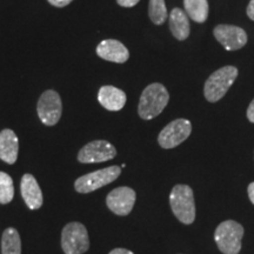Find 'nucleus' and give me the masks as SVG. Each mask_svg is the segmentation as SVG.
I'll list each match as a JSON object with an SVG mask.
<instances>
[{
	"label": "nucleus",
	"instance_id": "obj_13",
	"mask_svg": "<svg viewBox=\"0 0 254 254\" xmlns=\"http://www.w3.org/2000/svg\"><path fill=\"white\" fill-rule=\"evenodd\" d=\"M21 195L25 204L31 209H39L43 206V192H41L39 184L32 174L26 173L21 178L20 183Z\"/></svg>",
	"mask_w": 254,
	"mask_h": 254
},
{
	"label": "nucleus",
	"instance_id": "obj_6",
	"mask_svg": "<svg viewBox=\"0 0 254 254\" xmlns=\"http://www.w3.org/2000/svg\"><path fill=\"white\" fill-rule=\"evenodd\" d=\"M120 173H122V167L110 166L85 174L75 180L74 189L79 193H91L113 183L120 176Z\"/></svg>",
	"mask_w": 254,
	"mask_h": 254
},
{
	"label": "nucleus",
	"instance_id": "obj_9",
	"mask_svg": "<svg viewBox=\"0 0 254 254\" xmlns=\"http://www.w3.org/2000/svg\"><path fill=\"white\" fill-rule=\"evenodd\" d=\"M117 155L116 147L106 140L88 142L79 151L78 160L82 164H94L109 161Z\"/></svg>",
	"mask_w": 254,
	"mask_h": 254
},
{
	"label": "nucleus",
	"instance_id": "obj_2",
	"mask_svg": "<svg viewBox=\"0 0 254 254\" xmlns=\"http://www.w3.org/2000/svg\"><path fill=\"white\" fill-rule=\"evenodd\" d=\"M170 205L173 214L180 222L190 225L195 219L194 194L190 186L177 185L170 194Z\"/></svg>",
	"mask_w": 254,
	"mask_h": 254
},
{
	"label": "nucleus",
	"instance_id": "obj_8",
	"mask_svg": "<svg viewBox=\"0 0 254 254\" xmlns=\"http://www.w3.org/2000/svg\"><path fill=\"white\" fill-rule=\"evenodd\" d=\"M38 116L41 123L46 126H55L62 118L63 103L60 95L56 91H45L38 101Z\"/></svg>",
	"mask_w": 254,
	"mask_h": 254
},
{
	"label": "nucleus",
	"instance_id": "obj_11",
	"mask_svg": "<svg viewBox=\"0 0 254 254\" xmlns=\"http://www.w3.org/2000/svg\"><path fill=\"white\" fill-rule=\"evenodd\" d=\"M213 34L227 51L240 50L247 44L246 32L234 25H218L214 27Z\"/></svg>",
	"mask_w": 254,
	"mask_h": 254
},
{
	"label": "nucleus",
	"instance_id": "obj_15",
	"mask_svg": "<svg viewBox=\"0 0 254 254\" xmlns=\"http://www.w3.org/2000/svg\"><path fill=\"white\" fill-rule=\"evenodd\" d=\"M19 140L12 129L6 128L0 132V159L9 165L14 164L18 159Z\"/></svg>",
	"mask_w": 254,
	"mask_h": 254
},
{
	"label": "nucleus",
	"instance_id": "obj_10",
	"mask_svg": "<svg viewBox=\"0 0 254 254\" xmlns=\"http://www.w3.org/2000/svg\"><path fill=\"white\" fill-rule=\"evenodd\" d=\"M136 194L129 187H117L111 190L106 198V205L114 214L125 217L131 213L134 206Z\"/></svg>",
	"mask_w": 254,
	"mask_h": 254
},
{
	"label": "nucleus",
	"instance_id": "obj_18",
	"mask_svg": "<svg viewBox=\"0 0 254 254\" xmlns=\"http://www.w3.org/2000/svg\"><path fill=\"white\" fill-rule=\"evenodd\" d=\"M1 254H21V240L13 227L6 228L1 237Z\"/></svg>",
	"mask_w": 254,
	"mask_h": 254
},
{
	"label": "nucleus",
	"instance_id": "obj_20",
	"mask_svg": "<svg viewBox=\"0 0 254 254\" xmlns=\"http://www.w3.org/2000/svg\"><path fill=\"white\" fill-rule=\"evenodd\" d=\"M14 185L7 173L0 172V204L6 205L13 200Z\"/></svg>",
	"mask_w": 254,
	"mask_h": 254
},
{
	"label": "nucleus",
	"instance_id": "obj_12",
	"mask_svg": "<svg viewBox=\"0 0 254 254\" xmlns=\"http://www.w3.org/2000/svg\"><path fill=\"white\" fill-rule=\"evenodd\" d=\"M97 55L101 59L117 64L126 63L129 58V52L126 46L116 39L101 41L97 46Z\"/></svg>",
	"mask_w": 254,
	"mask_h": 254
},
{
	"label": "nucleus",
	"instance_id": "obj_16",
	"mask_svg": "<svg viewBox=\"0 0 254 254\" xmlns=\"http://www.w3.org/2000/svg\"><path fill=\"white\" fill-rule=\"evenodd\" d=\"M190 21L186 12L182 8H173L170 14V30L178 40H185L190 36Z\"/></svg>",
	"mask_w": 254,
	"mask_h": 254
},
{
	"label": "nucleus",
	"instance_id": "obj_7",
	"mask_svg": "<svg viewBox=\"0 0 254 254\" xmlns=\"http://www.w3.org/2000/svg\"><path fill=\"white\" fill-rule=\"evenodd\" d=\"M192 132V125L186 119H176L165 126L159 133L158 142L165 150L174 148L183 144Z\"/></svg>",
	"mask_w": 254,
	"mask_h": 254
},
{
	"label": "nucleus",
	"instance_id": "obj_17",
	"mask_svg": "<svg viewBox=\"0 0 254 254\" xmlns=\"http://www.w3.org/2000/svg\"><path fill=\"white\" fill-rule=\"evenodd\" d=\"M184 7L189 17L195 23H205L208 17L207 0H184Z\"/></svg>",
	"mask_w": 254,
	"mask_h": 254
},
{
	"label": "nucleus",
	"instance_id": "obj_1",
	"mask_svg": "<svg viewBox=\"0 0 254 254\" xmlns=\"http://www.w3.org/2000/svg\"><path fill=\"white\" fill-rule=\"evenodd\" d=\"M170 101V94L163 84L154 82L142 91L138 105V114L141 119L151 120L163 112Z\"/></svg>",
	"mask_w": 254,
	"mask_h": 254
},
{
	"label": "nucleus",
	"instance_id": "obj_3",
	"mask_svg": "<svg viewBox=\"0 0 254 254\" xmlns=\"http://www.w3.org/2000/svg\"><path fill=\"white\" fill-rule=\"evenodd\" d=\"M238 77V68L234 66H225L212 73L206 80L204 95L209 103H217L224 98L230 87L234 84Z\"/></svg>",
	"mask_w": 254,
	"mask_h": 254
},
{
	"label": "nucleus",
	"instance_id": "obj_21",
	"mask_svg": "<svg viewBox=\"0 0 254 254\" xmlns=\"http://www.w3.org/2000/svg\"><path fill=\"white\" fill-rule=\"evenodd\" d=\"M47 1H49L52 6H55V7L62 8L67 6L68 4H71L73 0H47Z\"/></svg>",
	"mask_w": 254,
	"mask_h": 254
},
{
	"label": "nucleus",
	"instance_id": "obj_24",
	"mask_svg": "<svg viewBox=\"0 0 254 254\" xmlns=\"http://www.w3.org/2000/svg\"><path fill=\"white\" fill-rule=\"evenodd\" d=\"M247 15L251 20H254V0H251L249 6H247Z\"/></svg>",
	"mask_w": 254,
	"mask_h": 254
},
{
	"label": "nucleus",
	"instance_id": "obj_19",
	"mask_svg": "<svg viewBox=\"0 0 254 254\" xmlns=\"http://www.w3.org/2000/svg\"><path fill=\"white\" fill-rule=\"evenodd\" d=\"M148 15H150V19L153 24L163 25L168 17L165 0H150Z\"/></svg>",
	"mask_w": 254,
	"mask_h": 254
},
{
	"label": "nucleus",
	"instance_id": "obj_25",
	"mask_svg": "<svg viewBox=\"0 0 254 254\" xmlns=\"http://www.w3.org/2000/svg\"><path fill=\"white\" fill-rule=\"evenodd\" d=\"M247 192H249V196L251 202L254 205V183H251L249 185V189H247Z\"/></svg>",
	"mask_w": 254,
	"mask_h": 254
},
{
	"label": "nucleus",
	"instance_id": "obj_26",
	"mask_svg": "<svg viewBox=\"0 0 254 254\" xmlns=\"http://www.w3.org/2000/svg\"><path fill=\"white\" fill-rule=\"evenodd\" d=\"M110 254H134V253L125 249H114L113 251H111Z\"/></svg>",
	"mask_w": 254,
	"mask_h": 254
},
{
	"label": "nucleus",
	"instance_id": "obj_23",
	"mask_svg": "<svg viewBox=\"0 0 254 254\" xmlns=\"http://www.w3.org/2000/svg\"><path fill=\"white\" fill-rule=\"evenodd\" d=\"M247 118H249L251 123L254 124V99L250 104L249 109H247Z\"/></svg>",
	"mask_w": 254,
	"mask_h": 254
},
{
	"label": "nucleus",
	"instance_id": "obj_22",
	"mask_svg": "<svg viewBox=\"0 0 254 254\" xmlns=\"http://www.w3.org/2000/svg\"><path fill=\"white\" fill-rule=\"evenodd\" d=\"M140 0H117V2L122 6V7H133L135 6Z\"/></svg>",
	"mask_w": 254,
	"mask_h": 254
},
{
	"label": "nucleus",
	"instance_id": "obj_4",
	"mask_svg": "<svg viewBox=\"0 0 254 254\" xmlns=\"http://www.w3.org/2000/svg\"><path fill=\"white\" fill-rule=\"evenodd\" d=\"M243 237L244 227L234 220L221 222L214 233L215 243L224 254H239Z\"/></svg>",
	"mask_w": 254,
	"mask_h": 254
},
{
	"label": "nucleus",
	"instance_id": "obj_5",
	"mask_svg": "<svg viewBox=\"0 0 254 254\" xmlns=\"http://www.w3.org/2000/svg\"><path fill=\"white\" fill-rule=\"evenodd\" d=\"M62 247L65 254H84L90 249L86 227L80 222H69L63 228Z\"/></svg>",
	"mask_w": 254,
	"mask_h": 254
},
{
	"label": "nucleus",
	"instance_id": "obj_14",
	"mask_svg": "<svg viewBox=\"0 0 254 254\" xmlns=\"http://www.w3.org/2000/svg\"><path fill=\"white\" fill-rule=\"evenodd\" d=\"M98 100L104 109L117 112L125 106L127 98L125 92L120 88L107 85V86L101 87L98 92Z\"/></svg>",
	"mask_w": 254,
	"mask_h": 254
}]
</instances>
